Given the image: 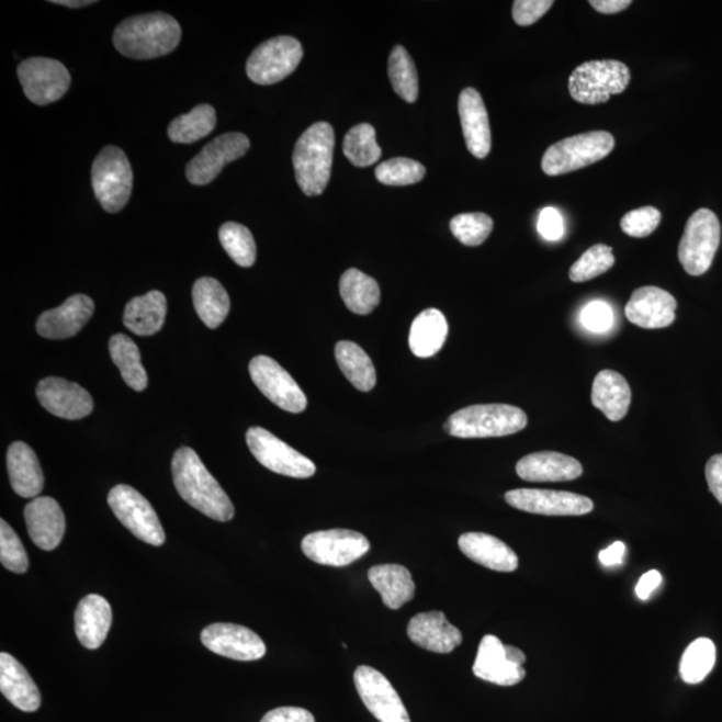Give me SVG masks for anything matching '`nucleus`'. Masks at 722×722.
Returning a JSON list of instances; mask_svg holds the SVG:
<instances>
[{"mask_svg":"<svg viewBox=\"0 0 722 722\" xmlns=\"http://www.w3.org/2000/svg\"><path fill=\"white\" fill-rule=\"evenodd\" d=\"M171 473L180 497L195 510L218 522L234 519V504L202 463L198 452L189 447L177 450L171 462Z\"/></svg>","mask_w":722,"mask_h":722,"instance_id":"obj_1","label":"nucleus"},{"mask_svg":"<svg viewBox=\"0 0 722 722\" xmlns=\"http://www.w3.org/2000/svg\"><path fill=\"white\" fill-rule=\"evenodd\" d=\"M181 26L165 12L127 18L113 34L115 48L131 59H155L174 52L181 42Z\"/></svg>","mask_w":722,"mask_h":722,"instance_id":"obj_2","label":"nucleus"},{"mask_svg":"<svg viewBox=\"0 0 722 722\" xmlns=\"http://www.w3.org/2000/svg\"><path fill=\"white\" fill-rule=\"evenodd\" d=\"M335 132L328 122H317L302 134L293 151L296 181L305 195H320L332 169Z\"/></svg>","mask_w":722,"mask_h":722,"instance_id":"obj_3","label":"nucleus"},{"mask_svg":"<svg viewBox=\"0 0 722 722\" xmlns=\"http://www.w3.org/2000/svg\"><path fill=\"white\" fill-rule=\"evenodd\" d=\"M528 426L523 409L510 404H476L452 414L445 421L449 436L462 439L512 436Z\"/></svg>","mask_w":722,"mask_h":722,"instance_id":"obj_4","label":"nucleus"},{"mask_svg":"<svg viewBox=\"0 0 722 722\" xmlns=\"http://www.w3.org/2000/svg\"><path fill=\"white\" fill-rule=\"evenodd\" d=\"M632 79L629 67L620 60H590L574 69L568 78V91L583 105H599L622 94Z\"/></svg>","mask_w":722,"mask_h":722,"instance_id":"obj_5","label":"nucleus"},{"mask_svg":"<svg viewBox=\"0 0 722 722\" xmlns=\"http://www.w3.org/2000/svg\"><path fill=\"white\" fill-rule=\"evenodd\" d=\"M614 145V137L608 132H589L562 139L544 151L543 173L555 177L590 167L608 157Z\"/></svg>","mask_w":722,"mask_h":722,"instance_id":"obj_6","label":"nucleus"},{"mask_svg":"<svg viewBox=\"0 0 722 722\" xmlns=\"http://www.w3.org/2000/svg\"><path fill=\"white\" fill-rule=\"evenodd\" d=\"M91 183L103 210L119 213L124 210L133 192V170L124 150L106 146L91 168Z\"/></svg>","mask_w":722,"mask_h":722,"instance_id":"obj_7","label":"nucleus"},{"mask_svg":"<svg viewBox=\"0 0 722 722\" xmlns=\"http://www.w3.org/2000/svg\"><path fill=\"white\" fill-rule=\"evenodd\" d=\"M721 225L712 211L699 210L691 214L678 247V260L690 277L707 273L720 247Z\"/></svg>","mask_w":722,"mask_h":722,"instance_id":"obj_8","label":"nucleus"},{"mask_svg":"<svg viewBox=\"0 0 722 722\" xmlns=\"http://www.w3.org/2000/svg\"><path fill=\"white\" fill-rule=\"evenodd\" d=\"M304 55L302 43L293 36L281 35L261 43L250 54L247 75L250 81L268 86L283 81L295 72Z\"/></svg>","mask_w":722,"mask_h":722,"instance_id":"obj_9","label":"nucleus"},{"mask_svg":"<svg viewBox=\"0 0 722 722\" xmlns=\"http://www.w3.org/2000/svg\"><path fill=\"white\" fill-rule=\"evenodd\" d=\"M108 501L114 516L134 537L151 546H162L167 535L160 519L149 500L136 488L126 485L115 486L109 493Z\"/></svg>","mask_w":722,"mask_h":722,"instance_id":"obj_10","label":"nucleus"},{"mask_svg":"<svg viewBox=\"0 0 722 722\" xmlns=\"http://www.w3.org/2000/svg\"><path fill=\"white\" fill-rule=\"evenodd\" d=\"M302 549L319 565L345 567L369 553L371 543L358 531L334 529L312 532L304 538Z\"/></svg>","mask_w":722,"mask_h":722,"instance_id":"obj_11","label":"nucleus"},{"mask_svg":"<svg viewBox=\"0 0 722 722\" xmlns=\"http://www.w3.org/2000/svg\"><path fill=\"white\" fill-rule=\"evenodd\" d=\"M247 444L257 461L273 473L297 480L311 478L316 473L315 463L311 459L300 454L266 428H249Z\"/></svg>","mask_w":722,"mask_h":722,"instance_id":"obj_12","label":"nucleus"},{"mask_svg":"<svg viewBox=\"0 0 722 722\" xmlns=\"http://www.w3.org/2000/svg\"><path fill=\"white\" fill-rule=\"evenodd\" d=\"M23 93L38 106L50 105L63 98L71 84V76L57 59L34 57L18 66Z\"/></svg>","mask_w":722,"mask_h":722,"instance_id":"obj_13","label":"nucleus"},{"mask_svg":"<svg viewBox=\"0 0 722 722\" xmlns=\"http://www.w3.org/2000/svg\"><path fill=\"white\" fill-rule=\"evenodd\" d=\"M524 663L521 648L504 645L498 638L488 634L481 641L473 672L483 681L514 687L524 680Z\"/></svg>","mask_w":722,"mask_h":722,"instance_id":"obj_14","label":"nucleus"},{"mask_svg":"<svg viewBox=\"0 0 722 722\" xmlns=\"http://www.w3.org/2000/svg\"><path fill=\"white\" fill-rule=\"evenodd\" d=\"M249 373L256 387L278 407L291 414L303 413L308 406L307 396L295 379L277 360L256 357L250 360Z\"/></svg>","mask_w":722,"mask_h":722,"instance_id":"obj_15","label":"nucleus"},{"mask_svg":"<svg viewBox=\"0 0 722 722\" xmlns=\"http://www.w3.org/2000/svg\"><path fill=\"white\" fill-rule=\"evenodd\" d=\"M514 509L546 517H580L595 509L590 498L554 489L517 488L505 495Z\"/></svg>","mask_w":722,"mask_h":722,"instance_id":"obj_16","label":"nucleus"},{"mask_svg":"<svg viewBox=\"0 0 722 722\" xmlns=\"http://www.w3.org/2000/svg\"><path fill=\"white\" fill-rule=\"evenodd\" d=\"M353 681L361 701L373 718L381 722H411L401 696L381 672L371 666H359Z\"/></svg>","mask_w":722,"mask_h":722,"instance_id":"obj_17","label":"nucleus"},{"mask_svg":"<svg viewBox=\"0 0 722 722\" xmlns=\"http://www.w3.org/2000/svg\"><path fill=\"white\" fill-rule=\"evenodd\" d=\"M250 140L242 133H225L204 146L187 165V179L193 185L204 187L222 173L226 165L247 155Z\"/></svg>","mask_w":722,"mask_h":722,"instance_id":"obj_18","label":"nucleus"},{"mask_svg":"<svg viewBox=\"0 0 722 722\" xmlns=\"http://www.w3.org/2000/svg\"><path fill=\"white\" fill-rule=\"evenodd\" d=\"M201 642L218 656L236 661H257L267 653L264 641L253 630L235 623H213L202 630Z\"/></svg>","mask_w":722,"mask_h":722,"instance_id":"obj_19","label":"nucleus"},{"mask_svg":"<svg viewBox=\"0 0 722 722\" xmlns=\"http://www.w3.org/2000/svg\"><path fill=\"white\" fill-rule=\"evenodd\" d=\"M42 407L58 418L79 420L93 413V397L77 383L63 377L42 379L36 387Z\"/></svg>","mask_w":722,"mask_h":722,"instance_id":"obj_20","label":"nucleus"},{"mask_svg":"<svg viewBox=\"0 0 722 722\" xmlns=\"http://www.w3.org/2000/svg\"><path fill=\"white\" fill-rule=\"evenodd\" d=\"M677 302L668 291L658 286H642L633 292L627 304L630 323L645 329L669 327L676 320Z\"/></svg>","mask_w":722,"mask_h":722,"instance_id":"obj_21","label":"nucleus"},{"mask_svg":"<svg viewBox=\"0 0 722 722\" xmlns=\"http://www.w3.org/2000/svg\"><path fill=\"white\" fill-rule=\"evenodd\" d=\"M93 314V300L79 293L67 298L58 308L43 312L36 321V332L45 339H69L86 326Z\"/></svg>","mask_w":722,"mask_h":722,"instance_id":"obj_22","label":"nucleus"},{"mask_svg":"<svg viewBox=\"0 0 722 722\" xmlns=\"http://www.w3.org/2000/svg\"><path fill=\"white\" fill-rule=\"evenodd\" d=\"M24 519L32 541L50 552L63 542L66 519L58 501L50 497H36L24 507Z\"/></svg>","mask_w":722,"mask_h":722,"instance_id":"obj_23","label":"nucleus"},{"mask_svg":"<svg viewBox=\"0 0 722 722\" xmlns=\"http://www.w3.org/2000/svg\"><path fill=\"white\" fill-rule=\"evenodd\" d=\"M458 109L467 149L483 160L492 151V128L485 102L478 91L467 88L459 95Z\"/></svg>","mask_w":722,"mask_h":722,"instance_id":"obj_24","label":"nucleus"},{"mask_svg":"<svg viewBox=\"0 0 722 722\" xmlns=\"http://www.w3.org/2000/svg\"><path fill=\"white\" fill-rule=\"evenodd\" d=\"M409 640L428 652L449 654L462 644L461 630L451 625L442 611L415 616L407 627Z\"/></svg>","mask_w":722,"mask_h":722,"instance_id":"obj_25","label":"nucleus"},{"mask_svg":"<svg viewBox=\"0 0 722 722\" xmlns=\"http://www.w3.org/2000/svg\"><path fill=\"white\" fill-rule=\"evenodd\" d=\"M583 473L577 459L553 451L534 452L517 463V474L526 482L574 481Z\"/></svg>","mask_w":722,"mask_h":722,"instance_id":"obj_26","label":"nucleus"},{"mask_svg":"<svg viewBox=\"0 0 722 722\" xmlns=\"http://www.w3.org/2000/svg\"><path fill=\"white\" fill-rule=\"evenodd\" d=\"M458 543L459 549L467 559L489 571L512 573L518 568L517 554L497 537L485 534V532H466L459 538Z\"/></svg>","mask_w":722,"mask_h":722,"instance_id":"obj_27","label":"nucleus"},{"mask_svg":"<svg viewBox=\"0 0 722 722\" xmlns=\"http://www.w3.org/2000/svg\"><path fill=\"white\" fill-rule=\"evenodd\" d=\"M112 606L97 595L86 596L78 603L75 614L76 634L86 648L95 651L105 642L112 628Z\"/></svg>","mask_w":722,"mask_h":722,"instance_id":"obj_28","label":"nucleus"},{"mask_svg":"<svg viewBox=\"0 0 722 722\" xmlns=\"http://www.w3.org/2000/svg\"><path fill=\"white\" fill-rule=\"evenodd\" d=\"M0 691L23 712L41 708V691L24 666L8 653L0 654Z\"/></svg>","mask_w":722,"mask_h":722,"instance_id":"obj_29","label":"nucleus"},{"mask_svg":"<svg viewBox=\"0 0 722 722\" xmlns=\"http://www.w3.org/2000/svg\"><path fill=\"white\" fill-rule=\"evenodd\" d=\"M8 470L12 489L22 498H36L45 486L38 456L32 447L15 442L8 451Z\"/></svg>","mask_w":722,"mask_h":722,"instance_id":"obj_30","label":"nucleus"},{"mask_svg":"<svg viewBox=\"0 0 722 722\" xmlns=\"http://www.w3.org/2000/svg\"><path fill=\"white\" fill-rule=\"evenodd\" d=\"M591 402L593 406L602 411L606 418L611 421H620L629 411L632 390L621 373L603 370L593 382Z\"/></svg>","mask_w":722,"mask_h":722,"instance_id":"obj_31","label":"nucleus"},{"mask_svg":"<svg viewBox=\"0 0 722 722\" xmlns=\"http://www.w3.org/2000/svg\"><path fill=\"white\" fill-rule=\"evenodd\" d=\"M167 312V297L160 291H151L127 303L124 324L128 330L138 336L156 335L163 327Z\"/></svg>","mask_w":722,"mask_h":722,"instance_id":"obj_32","label":"nucleus"},{"mask_svg":"<svg viewBox=\"0 0 722 722\" xmlns=\"http://www.w3.org/2000/svg\"><path fill=\"white\" fill-rule=\"evenodd\" d=\"M369 579L388 609H401L415 597L413 575L402 565L373 566L370 568Z\"/></svg>","mask_w":722,"mask_h":722,"instance_id":"obj_33","label":"nucleus"},{"mask_svg":"<svg viewBox=\"0 0 722 722\" xmlns=\"http://www.w3.org/2000/svg\"><path fill=\"white\" fill-rule=\"evenodd\" d=\"M449 335V323L436 308L421 312L409 330V348L415 357L427 359L437 354Z\"/></svg>","mask_w":722,"mask_h":722,"instance_id":"obj_34","label":"nucleus"},{"mask_svg":"<svg viewBox=\"0 0 722 722\" xmlns=\"http://www.w3.org/2000/svg\"><path fill=\"white\" fill-rule=\"evenodd\" d=\"M194 309L207 328L216 329L230 311V298L225 287L212 278H201L193 285Z\"/></svg>","mask_w":722,"mask_h":722,"instance_id":"obj_35","label":"nucleus"},{"mask_svg":"<svg viewBox=\"0 0 722 722\" xmlns=\"http://www.w3.org/2000/svg\"><path fill=\"white\" fill-rule=\"evenodd\" d=\"M336 361L354 388L369 393L376 385V370L363 348L352 341H339L335 348Z\"/></svg>","mask_w":722,"mask_h":722,"instance_id":"obj_36","label":"nucleus"},{"mask_svg":"<svg viewBox=\"0 0 722 722\" xmlns=\"http://www.w3.org/2000/svg\"><path fill=\"white\" fill-rule=\"evenodd\" d=\"M340 295L347 308L357 315H370L381 303V287L376 280L358 269H348L342 274Z\"/></svg>","mask_w":722,"mask_h":722,"instance_id":"obj_37","label":"nucleus"},{"mask_svg":"<svg viewBox=\"0 0 722 722\" xmlns=\"http://www.w3.org/2000/svg\"><path fill=\"white\" fill-rule=\"evenodd\" d=\"M109 351L128 387L137 393H143L148 387V375L140 363V353L136 342L124 334H117L110 338Z\"/></svg>","mask_w":722,"mask_h":722,"instance_id":"obj_38","label":"nucleus"},{"mask_svg":"<svg viewBox=\"0 0 722 722\" xmlns=\"http://www.w3.org/2000/svg\"><path fill=\"white\" fill-rule=\"evenodd\" d=\"M216 125V110L207 103H202L191 112L171 121L168 136L171 143L189 145L210 136Z\"/></svg>","mask_w":722,"mask_h":722,"instance_id":"obj_39","label":"nucleus"},{"mask_svg":"<svg viewBox=\"0 0 722 722\" xmlns=\"http://www.w3.org/2000/svg\"><path fill=\"white\" fill-rule=\"evenodd\" d=\"M388 76L395 93L408 103H414L419 95V78L416 66L403 46H396L388 59Z\"/></svg>","mask_w":722,"mask_h":722,"instance_id":"obj_40","label":"nucleus"},{"mask_svg":"<svg viewBox=\"0 0 722 722\" xmlns=\"http://www.w3.org/2000/svg\"><path fill=\"white\" fill-rule=\"evenodd\" d=\"M342 151L354 167L366 168L381 160L382 149L377 145L375 127L370 124L353 126L347 133Z\"/></svg>","mask_w":722,"mask_h":722,"instance_id":"obj_41","label":"nucleus"},{"mask_svg":"<svg viewBox=\"0 0 722 722\" xmlns=\"http://www.w3.org/2000/svg\"><path fill=\"white\" fill-rule=\"evenodd\" d=\"M715 646L709 639H699L687 647L680 663V676L684 682L700 684L709 676L715 665Z\"/></svg>","mask_w":722,"mask_h":722,"instance_id":"obj_42","label":"nucleus"},{"mask_svg":"<svg viewBox=\"0 0 722 722\" xmlns=\"http://www.w3.org/2000/svg\"><path fill=\"white\" fill-rule=\"evenodd\" d=\"M219 242L237 266L249 268L256 261V242L252 234L241 224L225 223L218 230Z\"/></svg>","mask_w":722,"mask_h":722,"instance_id":"obj_43","label":"nucleus"},{"mask_svg":"<svg viewBox=\"0 0 722 722\" xmlns=\"http://www.w3.org/2000/svg\"><path fill=\"white\" fill-rule=\"evenodd\" d=\"M614 262L613 249L608 245L597 244L587 249L579 260L574 262L568 271V278L573 283H584V281L596 279L608 272L613 268Z\"/></svg>","mask_w":722,"mask_h":722,"instance_id":"obj_44","label":"nucleus"},{"mask_svg":"<svg viewBox=\"0 0 722 722\" xmlns=\"http://www.w3.org/2000/svg\"><path fill=\"white\" fill-rule=\"evenodd\" d=\"M494 228L493 218L485 213H463L451 219L450 229L467 247H480Z\"/></svg>","mask_w":722,"mask_h":722,"instance_id":"obj_45","label":"nucleus"},{"mask_svg":"<svg viewBox=\"0 0 722 722\" xmlns=\"http://www.w3.org/2000/svg\"><path fill=\"white\" fill-rule=\"evenodd\" d=\"M375 176L384 185L407 187L424 180L426 168L411 158L399 157L379 165Z\"/></svg>","mask_w":722,"mask_h":722,"instance_id":"obj_46","label":"nucleus"},{"mask_svg":"<svg viewBox=\"0 0 722 722\" xmlns=\"http://www.w3.org/2000/svg\"><path fill=\"white\" fill-rule=\"evenodd\" d=\"M0 562L12 573L23 574L29 571L26 550L20 537L4 519L0 522Z\"/></svg>","mask_w":722,"mask_h":722,"instance_id":"obj_47","label":"nucleus"},{"mask_svg":"<svg viewBox=\"0 0 722 722\" xmlns=\"http://www.w3.org/2000/svg\"><path fill=\"white\" fill-rule=\"evenodd\" d=\"M661 217L663 216L657 207H639L622 217L621 229L630 237L644 238L651 236L658 228Z\"/></svg>","mask_w":722,"mask_h":722,"instance_id":"obj_48","label":"nucleus"},{"mask_svg":"<svg viewBox=\"0 0 722 722\" xmlns=\"http://www.w3.org/2000/svg\"><path fill=\"white\" fill-rule=\"evenodd\" d=\"M614 315L610 305L605 302H591L580 312V323L591 332L603 334L613 326Z\"/></svg>","mask_w":722,"mask_h":722,"instance_id":"obj_49","label":"nucleus"},{"mask_svg":"<svg viewBox=\"0 0 722 722\" xmlns=\"http://www.w3.org/2000/svg\"><path fill=\"white\" fill-rule=\"evenodd\" d=\"M553 0H516L512 18L519 26H531L552 9Z\"/></svg>","mask_w":722,"mask_h":722,"instance_id":"obj_50","label":"nucleus"},{"mask_svg":"<svg viewBox=\"0 0 722 722\" xmlns=\"http://www.w3.org/2000/svg\"><path fill=\"white\" fill-rule=\"evenodd\" d=\"M538 232L544 240L559 241L565 235V225L561 213L554 207H544L538 219Z\"/></svg>","mask_w":722,"mask_h":722,"instance_id":"obj_51","label":"nucleus"},{"mask_svg":"<svg viewBox=\"0 0 722 722\" xmlns=\"http://www.w3.org/2000/svg\"><path fill=\"white\" fill-rule=\"evenodd\" d=\"M261 722H316L314 714L307 709L297 707H283L268 712Z\"/></svg>","mask_w":722,"mask_h":722,"instance_id":"obj_52","label":"nucleus"},{"mask_svg":"<svg viewBox=\"0 0 722 722\" xmlns=\"http://www.w3.org/2000/svg\"><path fill=\"white\" fill-rule=\"evenodd\" d=\"M709 489L722 505V454L709 459L706 467Z\"/></svg>","mask_w":722,"mask_h":722,"instance_id":"obj_53","label":"nucleus"},{"mask_svg":"<svg viewBox=\"0 0 722 722\" xmlns=\"http://www.w3.org/2000/svg\"><path fill=\"white\" fill-rule=\"evenodd\" d=\"M663 583V575L657 571H651L642 575L639 580L638 586H635V595L642 601H646L648 597L653 595L654 591L658 589V586Z\"/></svg>","mask_w":722,"mask_h":722,"instance_id":"obj_54","label":"nucleus"},{"mask_svg":"<svg viewBox=\"0 0 722 722\" xmlns=\"http://www.w3.org/2000/svg\"><path fill=\"white\" fill-rule=\"evenodd\" d=\"M627 548L622 542H616L610 548L599 553V562L606 567L622 565L625 559Z\"/></svg>","mask_w":722,"mask_h":722,"instance_id":"obj_55","label":"nucleus"},{"mask_svg":"<svg viewBox=\"0 0 722 722\" xmlns=\"http://www.w3.org/2000/svg\"><path fill=\"white\" fill-rule=\"evenodd\" d=\"M589 3L601 14L610 15L627 10L629 5H632V0H590Z\"/></svg>","mask_w":722,"mask_h":722,"instance_id":"obj_56","label":"nucleus"},{"mask_svg":"<svg viewBox=\"0 0 722 722\" xmlns=\"http://www.w3.org/2000/svg\"><path fill=\"white\" fill-rule=\"evenodd\" d=\"M53 4L65 5L69 9H81L86 5L95 4L97 2H90V0H53Z\"/></svg>","mask_w":722,"mask_h":722,"instance_id":"obj_57","label":"nucleus"}]
</instances>
